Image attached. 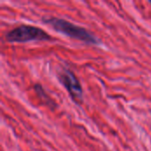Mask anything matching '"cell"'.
<instances>
[{
    "label": "cell",
    "instance_id": "obj_1",
    "mask_svg": "<svg viewBox=\"0 0 151 151\" xmlns=\"http://www.w3.org/2000/svg\"><path fill=\"white\" fill-rule=\"evenodd\" d=\"M43 22L51 26L55 30L73 39L90 44H96L99 42V39L96 37L91 32L82 27L69 22L66 19L56 17H48L43 19Z\"/></svg>",
    "mask_w": 151,
    "mask_h": 151
},
{
    "label": "cell",
    "instance_id": "obj_2",
    "mask_svg": "<svg viewBox=\"0 0 151 151\" xmlns=\"http://www.w3.org/2000/svg\"><path fill=\"white\" fill-rule=\"evenodd\" d=\"M9 42H26L31 41L50 40V35L43 29L32 25H20L14 27L5 35Z\"/></svg>",
    "mask_w": 151,
    "mask_h": 151
},
{
    "label": "cell",
    "instance_id": "obj_3",
    "mask_svg": "<svg viewBox=\"0 0 151 151\" xmlns=\"http://www.w3.org/2000/svg\"><path fill=\"white\" fill-rule=\"evenodd\" d=\"M58 80L74 102L81 103L82 101L83 89L81 84L76 75L71 70L64 68L58 73Z\"/></svg>",
    "mask_w": 151,
    "mask_h": 151
},
{
    "label": "cell",
    "instance_id": "obj_4",
    "mask_svg": "<svg viewBox=\"0 0 151 151\" xmlns=\"http://www.w3.org/2000/svg\"><path fill=\"white\" fill-rule=\"evenodd\" d=\"M150 4H151V1H150Z\"/></svg>",
    "mask_w": 151,
    "mask_h": 151
}]
</instances>
